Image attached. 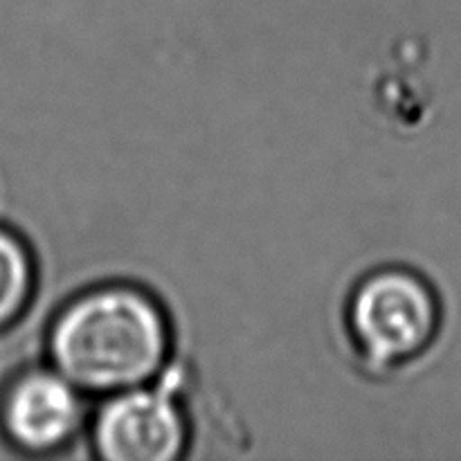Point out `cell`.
Listing matches in <instances>:
<instances>
[{"label":"cell","instance_id":"3","mask_svg":"<svg viewBox=\"0 0 461 461\" xmlns=\"http://www.w3.org/2000/svg\"><path fill=\"white\" fill-rule=\"evenodd\" d=\"M93 444L108 461H174L187 448V419L167 387H131L102 405Z\"/></svg>","mask_w":461,"mask_h":461},{"label":"cell","instance_id":"5","mask_svg":"<svg viewBox=\"0 0 461 461\" xmlns=\"http://www.w3.org/2000/svg\"><path fill=\"white\" fill-rule=\"evenodd\" d=\"M34 288V261L25 243L9 230L0 228V329L12 324Z\"/></svg>","mask_w":461,"mask_h":461},{"label":"cell","instance_id":"2","mask_svg":"<svg viewBox=\"0 0 461 461\" xmlns=\"http://www.w3.org/2000/svg\"><path fill=\"white\" fill-rule=\"evenodd\" d=\"M349 327L369 363L394 367L428 349L439 329V304L421 277L383 270L356 288Z\"/></svg>","mask_w":461,"mask_h":461},{"label":"cell","instance_id":"1","mask_svg":"<svg viewBox=\"0 0 461 461\" xmlns=\"http://www.w3.org/2000/svg\"><path fill=\"white\" fill-rule=\"evenodd\" d=\"M169 349L171 331L160 304L122 284L72 300L50 331L54 367L90 394L147 385L162 372Z\"/></svg>","mask_w":461,"mask_h":461},{"label":"cell","instance_id":"4","mask_svg":"<svg viewBox=\"0 0 461 461\" xmlns=\"http://www.w3.org/2000/svg\"><path fill=\"white\" fill-rule=\"evenodd\" d=\"M0 421L9 441L45 455L70 444L86 421L84 392L54 369H32L7 387Z\"/></svg>","mask_w":461,"mask_h":461}]
</instances>
